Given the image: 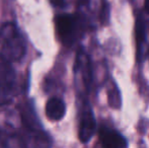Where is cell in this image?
Returning a JSON list of instances; mask_svg holds the SVG:
<instances>
[{
    "label": "cell",
    "mask_w": 149,
    "mask_h": 148,
    "mask_svg": "<svg viewBox=\"0 0 149 148\" xmlns=\"http://www.w3.org/2000/svg\"><path fill=\"white\" fill-rule=\"evenodd\" d=\"M96 122L92 108L87 97H81L79 106V140L82 143H87L95 133Z\"/></svg>",
    "instance_id": "obj_7"
},
{
    "label": "cell",
    "mask_w": 149,
    "mask_h": 148,
    "mask_svg": "<svg viewBox=\"0 0 149 148\" xmlns=\"http://www.w3.org/2000/svg\"><path fill=\"white\" fill-rule=\"evenodd\" d=\"M0 148H26L19 134L0 128Z\"/></svg>",
    "instance_id": "obj_11"
},
{
    "label": "cell",
    "mask_w": 149,
    "mask_h": 148,
    "mask_svg": "<svg viewBox=\"0 0 149 148\" xmlns=\"http://www.w3.org/2000/svg\"><path fill=\"white\" fill-rule=\"evenodd\" d=\"M55 28L59 41L64 47L77 44L90 30L89 24L79 13H61L55 17Z\"/></svg>",
    "instance_id": "obj_3"
},
{
    "label": "cell",
    "mask_w": 149,
    "mask_h": 148,
    "mask_svg": "<svg viewBox=\"0 0 149 148\" xmlns=\"http://www.w3.org/2000/svg\"><path fill=\"white\" fill-rule=\"evenodd\" d=\"M73 71L75 87L79 97H86L93 86V68L89 55L82 48L76 53Z\"/></svg>",
    "instance_id": "obj_4"
},
{
    "label": "cell",
    "mask_w": 149,
    "mask_h": 148,
    "mask_svg": "<svg viewBox=\"0 0 149 148\" xmlns=\"http://www.w3.org/2000/svg\"><path fill=\"white\" fill-rule=\"evenodd\" d=\"M50 3L56 8H60V9H65L70 6L73 0H49Z\"/></svg>",
    "instance_id": "obj_13"
},
{
    "label": "cell",
    "mask_w": 149,
    "mask_h": 148,
    "mask_svg": "<svg viewBox=\"0 0 149 148\" xmlns=\"http://www.w3.org/2000/svg\"><path fill=\"white\" fill-rule=\"evenodd\" d=\"M66 114V105L60 97H51L46 105V115L52 121H60Z\"/></svg>",
    "instance_id": "obj_10"
},
{
    "label": "cell",
    "mask_w": 149,
    "mask_h": 148,
    "mask_svg": "<svg viewBox=\"0 0 149 148\" xmlns=\"http://www.w3.org/2000/svg\"><path fill=\"white\" fill-rule=\"evenodd\" d=\"M77 13L86 19L90 28L110 22V6L107 0H77Z\"/></svg>",
    "instance_id": "obj_5"
},
{
    "label": "cell",
    "mask_w": 149,
    "mask_h": 148,
    "mask_svg": "<svg viewBox=\"0 0 149 148\" xmlns=\"http://www.w3.org/2000/svg\"><path fill=\"white\" fill-rule=\"evenodd\" d=\"M26 54V43L18 26L6 22L0 28V59L8 64L19 62Z\"/></svg>",
    "instance_id": "obj_2"
},
{
    "label": "cell",
    "mask_w": 149,
    "mask_h": 148,
    "mask_svg": "<svg viewBox=\"0 0 149 148\" xmlns=\"http://www.w3.org/2000/svg\"><path fill=\"white\" fill-rule=\"evenodd\" d=\"M135 40L136 61L142 63L149 57V20L142 13L136 15Z\"/></svg>",
    "instance_id": "obj_8"
},
{
    "label": "cell",
    "mask_w": 149,
    "mask_h": 148,
    "mask_svg": "<svg viewBox=\"0 0 149 148\" xmlns=\"http://www.w3.org/2000/svg\"><path fill=\"white\" fill-rule=\"evenodd\" d=\"M22 133L20 134L26 148H52V138L45 131L37 116L31 101L24 104L20 109Z\"/></svg>",
    "instance_id": "obj_1"
},
{
    "label": "cell",
    "mask_w": 149,
    "mask_h": 148,
    "mask_svg": "<svg viewBox=\"0 0 149 148\" xmlns=\"http://www.w3.org/2000/svg\"><path fill=\"white\" fill-rule=\"evenodd\" d=\"M108 101L110 107H112L113 109L118 110L121 108L122 106V97H121V92H120L117 84L112 81V83H110L108 87Z\"/></svg>",
    "instance_id": "obj_12"
},
{
    "label": "cell",
    "mask_w": 149,
    "mask_h": 148,
    "mask_svg": "<svg viewBox=\"0 0 149 148\" xmlns=\"http://www.w3.org/2000/svg\"><path fill=\"white\" fill-rule=\"evenodd\" d=\"M144 8H145V11L149 14V0H144Z\"/></svg>",
    "instance_id": "obj_14"
},
{
    "label": "cell",
    "mask_w": 149,
    "mask_h": 148,
    "mask_svg": "<svg viewBox=\"0 0 149 148\" xmlns=\"http://www.w3.org/2000/svg\"><path fill=\"white\" fill-rule=\"evenodd\" d=\"M17 93V76L11 64L0 63V107L9 105Z\"/></svg>",
    "instance_id": "obj_6"
},
{
    "label": "cell",
    "mask_w": 149,
    "mask_h": 148,
    "mask_svg": "<svg viewBox=\"0 0 149 148\" xmlns=\"http://www.w3.org/2000/svg\"><path fill=\"white\" fill-rule=\"evenodd\" d=\"M98 136L102 148H127L128 146L127 140L121 133L106 125H102Z\"/></svg>",
    "instance_id": "obj_9"
}]
</instances>
